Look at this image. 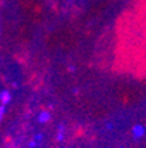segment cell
<instances>
[{
    "mask_svg": "<svg viewBox=\"0 0 146 148\" xmlns=\"http://www.w3.org/2000/svg\"><path fill=\"white\" fill-rule=\"evenodd\" d=\"M133 136L134 139H142L145 136V127L141 126V124H137V126L133 127Z\"/></svg>",
    "mask_w": 146,
    "mask_h": 148,
    "instance_id": "6da1fadb",
    "label": "cell"
},
{
    "mask_svg": "<svg viewBox=\"0 0 146 148\" xmlns=\"http://www.w3.org/2000/svg\"><path fill=\"white\" fill-rule=\"evenodd\" d=\"M11 99H12V95H11V92L8 90H4V91L0 92V102H1L3 106L8 105L9 102H11Z\"/></svg>",
    "mask_w": 146,
    "mask_h": 148,
    "instance_id": "7a4b0ae2",
    "label": "cell"
},
{
    "mask_svg": "<svg viewBox=\"0 0 146 148\" xmlns=\"http://www.w3.org/2000/svg\"><path fill=\"white\" fill-rule=\"evenodd\" d=\"M50 118H52V115H50L49 111H42V112L38 115V122H40V123H46V122L50 120Z\"/></svg>",
    "mask_w": 146,
    "mask_h": 148,
    "instance_id": "3957f363",
    "label": "cell"
},
{
    "mask_svg": "<svg viewBox=\"0 0 146 148\" xmlns=\"http://www.w3.org/2000/svg\"><path fill=\"white\" fill-rule=\"evenodd\" d=\"M63 136H65V128L63 126H59V130H58V135H57V140L58 142H62L63 140Z\"/></svg>",
    "mask_w": 146,
    "mask_h": 148,
    "instance_id": "277c9868",
    "label": "cell"
},
{
    "mask_svg": "<svg viewBox=\"0 0 146 148\" xmlns=\"http://www.w3.org/2000/svg\"><path fill=\"white\" fill-rule=\"evenodd\" d=\"M4 112H5V107L3 105L0 106V122L3 120V116H4Z\"/></svg>",
    "mask_w": 146,
    "mask_h": 148,
    "instance_id": "5b68a950",
    "label": "cell"
},
{
    "mask_svg": "<svg viewBox=\"0 0 146 148\" xmlns=\"http://www.w3.org/2000/svg\"><path fill=\"white\" fill-rule=\"evenodd\" d=\"M29 147H31V148H34V147H37V142H36V140H32V142L29 143Z\"/></svg>",
    "mask_w": 146,
    "mask_h": 148,
    "instance_id": "8992f818",
    "label": "cell"
},
{
    "mask_svg": "<svg viewBox=\"0 0 146 148\" xmlns=\"http://www.w3.org/2000/svg\"><path fill=\"white\" fill-rule=\"evenodd\" d=\"M34 139H36V142H40L41 139H42V135H41V134H37V135L34 136Z\"/></svg>",
    "mask_w": 146,
    "mask_h": 148,
    "instance_id": "52a82bcc",
    "label": "cell"
},
{
    "mask_svg": "<svg viewBox=\"0 0 146 148\" xmlns=\"http://www.w3.org/2000/svg\"><path fill=\"white\" fill-rule=\"evenodd\" d=\"M69 70H70V71H74V70H75V68H74V66H70V68H69Z\"/></svg>",
    "mask_w": 146,
    "mask_h": 148,
    "instance_id": "ba28073f",
    "label": "cell"
},
{
    "mask_svg": "<svg viewBox=\"0 0 146 148\" xmlns=\"http://www.w3.org/2000/svg\"><path fill=\"white\" fill-rule=\"evenodd\" d=\"M121 148H122V147H121Z\"/></svg>",
    "mask_w": 146,
    "mask_h": 148,
    "instance_id": "9c48e42d",
    "label": "cell"
}]
</instances>
